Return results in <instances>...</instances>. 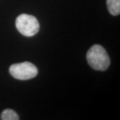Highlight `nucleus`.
Instances as JSON below:
<instances>
[{
  "label": "nucleus",
  "mask_w": 120,
  "mask_h": 120,
  "mask_svg": "<svg viewBox=\"0 0 120 120\" xmlns=\"http://www.w3.org/2000/svg\"><path fill=\"white\" fill-rule=\"evenodd\" d=\"M87 61L95 70L105 71L110 65V59L107 52L101 45L95 44L87 53Z\"/></svg>",
  "instance_id": "1"
},
{
  "label": "nucleus",
  "mask_w": 120,
  "mask_h": 120,
  "mask_svg": "<svg viewBox=\"0 0 120 120\" xmlns=\"http://www.w3.org/2000/svg\"><path fill=\"white\" fill-rule=\"evenodd\" d=\"M15 26L19 32L26 37H32L38 33L39 24L33 15L21 14L15 20Z\"/></svg>",
  "instance_id": "2"
},
{
  "label": "nucleus",
  "mask_w": 120,
  "mask_h": 120,
  "mask_svg": "<svg viewBox=\"0 0 120 120\" xmlns=\"http://www.w3.org/2000/svg\"><path fill=\"white\" fill-rule=\"evenodd\" d=\"M9 73L17 79L28 80L38 75V69L33 64L26 61L11 65L9 68Z\"/></svg>",
  "instance_id": "3"
},
{
  "label": "nucleus",
  "mask_w": 120,
  "mask_h": 120,
  "mask_svg": "<svg viewBox=\"0 0 120 120\" xmlns=\"http://www.w3.org/2000/svg\"><path fill=\"white\" fill-rule=\"evenodd\" d=\"M107 9L113 15H117L120 13V0H107Z\"/></svg>",
  "instance_id": "4"
},
{
  "label": "nucleus",
  "mask_w": 120,
  "mask_h": 120,
  "mask_svg": "<svg viewBox=\"0 0 120 120\" xmlns=\"http://www.w3.org/2000/svg\"><path fill=\"white\" fill-rule=\"evenodd\" d=\"M1 120H18L19 116L16 112L11 109H6L4 110L1 114Z\"/></svg>",
  "instance_id": "5"
}]
</instances>
